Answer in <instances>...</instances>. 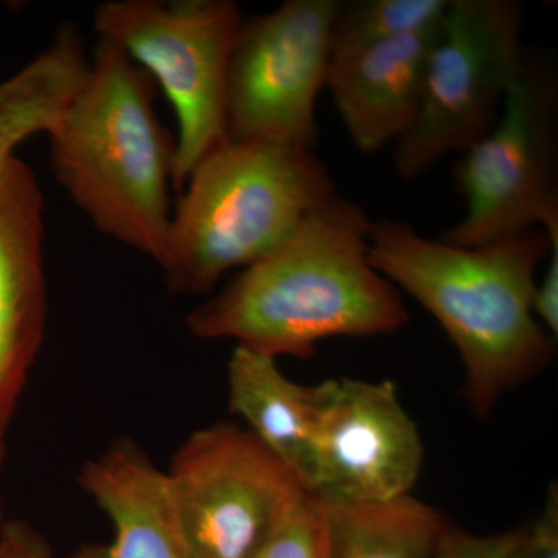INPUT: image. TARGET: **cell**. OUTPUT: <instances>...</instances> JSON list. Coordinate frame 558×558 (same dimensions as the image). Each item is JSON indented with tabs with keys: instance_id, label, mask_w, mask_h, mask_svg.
I'll use <instances>...</instances> for the list:
<instances>
[{
	"instance_id": "ba28073f",
	"label": "cell",
	"mask_w": 558,
	"mask_h": 558,
	"mask_svg": "<svg viewBox=\"0 0 558 558\" xmlns=\"http://www.w3.org/2000/svg\"><path fill=\"white\" fill-rule=\"evenodd\" d=\"M167 476L196 558H255L310 494L248 429L234 424L191 435Z\"/></svg>"
},
{
	"instance_id": "603a6c76",
	"label": "cell",
	"mask_w": 558,
	"mask_h": 558,
	"mask_svg": "<svg viewBox=\"0 0 558 558\" xmlns=\"http://www.w3.org/2000/svg\"><path fill=\"white\" fill-rule=\"evenodd\" d=\"M3 459H5V446H0V480H2ZM5 523L7 521H3L2 490H0V534H2Z\"/></svg>"
},
{
	"instance_id": "277c9868",
	"label": "cell",
	"mask_w": 558,
	"mask_h": 558,
	"mask_svg": "<svg viewBox=\"0 0 558 558\" xmlns=\"http://www.w3.org/2000/svg\"><path fill=\"white\" fill-rule=\"evenodd\" d=\"M179 193L159 267L172 292L197 296L281 247L337 191L312 149L226 138Z\"/></svg>"
},
{
	"instance_id": "5b68a950",
	"label": "cell",
	"mask_w": 558,
	"mask_h": 558,
	"mask_svg": "<svg viewBox=\"0 0 558 558\" xmlns=\"http://www.w3.org/2000/svg\"><path fill=\"white\" fill-rule=\"evenodd\" d=\"M242 24L231 0H110L94 11L98 40L145 70L171 102L174 190L227 138V75Z\"/></svg>"
},
{
	"instance_id": "52a82bcc",
	"label": "cell",
	"mask_w": 558,
	"mask_h": 558,
	"mask_svg": "<svg viewBox=\"0 0 558 558\" xmlns=\"http://www.w3.org/2000/svg\"><path fill=\"white\" fill-rule=\"evenodd\" d=\"M557 124L556 73L526 53L497 124L459 154L453 179L465 213L440 240L476 247L539 229L558 207Z\"/></svg>"
},
{
	"instance_id": "7a4b0ae2",
	"label": "cell",
	"mask_w": 558,
	"mask_h": 558,
	"mask_svg": "<svg viewBox=\"0 0 558 558\" xmlns=\"http://www.w3.org/2000/svg\"><path fill=\"white\" fill-rule=\"evenodd\" d=\"M548 252L543 229L459 247L429 240L403 220L371 227V264L446 330L478 418L490 416L506 392L534 379L556 355V341L532 310L535 274Z\"/></svg>"
},
{
	"instance_id": "30bf717a",
	"label": "cell",
	"mask_w": 558,
	"mask_h": 558,
	"mask_svg": "<svg viewBox=\"0 0 558 558\" xmlns=\"http://www.w3.org/2000/svg\"><path fill=\"white\" fill-rule=\"evenodd\" d=\"M422 462L421 435L392 381L333 379L319 425L312 495L325 501L405 497Z\"/></svg>"
},
{
	"instance_id": "9a60e30c",
	"label": "cell",
	"mask_w": 558,
	"mask_h": 558,
	"mask_svg": "<svg viewBox=\"0 0 558 558\" xmlns=\"http://www.w3.org/2000/svg\"><path fill=\"white\" fill-rule=\"evenodd\" d=\"M319 501L326 558H435L450 527L438 510L411 495L384 501Z\"/></svg>"
},
{
	"instance_id": "6da1fadb",
	"label": "cell",
	"mask_w": 558,
	"mask_h": 558,
	"mask_svg": "<svg viewBox=\"0 0 558 558\" xmlns=\"http://www.w3.org/2000/svg\"><path fill=\"white\" fill-rule=\"evenodd\" d=\"M373 220L336 194L290 240L194 307L186 328L258 354L310 359L330 337L389 336L410 314L368 255Z\"/></svg>"
},
{
	"instance_id": "ac0fdd59",
	"label": "cell",
	"mask_w": 558,
	"mask_h": 558,
	"mask_svg": "<svg viewBox=\"0 0 558 558\" xmlns=\"http://www.w3.org/2000/svg\"><path fill=\"white\" fill-rule=\"evenodd\" d=\"M255 558H326L322 501L307 494Z\"/></svg>"
},
{
	"instance_id": "7402d4cb",
	"label": "cell",
	"mask_w": 558,
	"mask_h": 558,
	"mask_svg": "<svg viewBox=\"0 0 558 558\" xmlns=\"http://www.w3.org/2000/svg\"><path fill=\"white\" fill-rule=\"evenodd\" d=\"M0 558H53L49 543L24 521H7L0 534Z\"/></svg>"
},
{
	"instance_id": "7c38bea8",
	"label": "cell",
	"mask_w": 558,
	"mask_h": 558,
	"mask_svg": "<svg viewBox=\"0 0 558 558\" xmlns=\"http://www.w3.org/2000/svg\"><path fill=\"white\" fill-rule=\"evenodd\" d=\"M440 25L332 58L326 86L349 137L363 153L398 142L416 120Z\"/></svg>"
},
{
	"instance_id": "3957f363",
	"label": "cell",
	"mask_w": 558,
	"mask_h": 558,
	"mask_svg": "<svg viewBox=\"0 0 558 558\" xmlns=\"http://www.w3.org/2000/svg\"><path fill=\"white\" fill-rule=\"evenodd\" d=\"M145 70L98 40L86 78L47 132L51 171L95 229L159 264L170 231L175 138Z\"/></svg>"
},
{
	"instance_id": "2e32d148",
	"label": "cell",
	"mask_w": 558,
	"mask_h": 558,
	"mask_svg": "<svg viewBox=\"0 0 558 558\" xmlns=\"http://www.w3.org/2000/svg\"><path fill=\"white\" fill-rule=\"evenodd\" d=\"M89 62L80 33L64 25L46 50L0 81V165L24 140L50 131L86 78Z\"/></svg>"
},
{
	"instance_id": "ffe728a7",
	"label": "cell",
	"mask_w": 558,
	"mask_h": 558,
	"mask_svg": "<svg viewBox=\"0 0 558 558\" xmlns=\"http://www.w3.org/2000/svg\"><path fill=\"white\" fill-rule=\"evenodd\" d=\"M539 229L545 230L549 240V252L546 259L545 274L539 282L535 284L532 310L543 328L548 330L550 336L558 333V208L549 209L543 219L539 220Z\"/></svg>"
},
{
	"instance_id": "8fae6325",
	"label": "cell",
	"mask_w": 558,
	"mask_h": 558,
	"mask_svg": "<svg viewBox=\"0 0 558 558\" xmlns=\"http://www.w3.org/2000/svg\"><path fill=\"white\" fill-rule=\"evenodd\" d=\"M44 209L32 168L16 156L0 165V446L46 330Z\"/></svg>"
},
{
	"instance_id": "5bb4252c",
	"label": "cell",
	"mask_w": 558,
	"mask_h": 558,
	"mask_svg": "<svg viewBox=\"0 0 558 558\" xmlns=\"http://www.w3.org/2000/svg\"><path fill=\"white\" fill-rule=\"evenodd\" d=\"M229 405L248 432L299 478L310 494L317 476V440L333 379L306 387L278 368L277 360L234 348L229 362Z\"/></svg>"
},
{
	"instance_id": "4fadbf2b",
	"label": "cell",
	"mask_w": 558,
	"mask_h": 558,
	"mask_svg": "<svg viewBox=\"0 0 558 558\" xmlns=\"http://www.w3.org/2000/svg\"><path fill=\"white\" fill-rule=\"evenodd\" d=\"M81 487L109 517L113 538L73 558H196L161 472L132 444H117L81 470Z\"/></svg>"
},
{
	"instance_id": "8992f818",
	"label": "cell",
	"mask_w": 558,
	"mask_h": 558,
	"mask_svg": "<svg viewBox=\"0 0 558 558\" xmlns=\"http://www.w3.org/2000/svg\"><path fill=\"white\" fill-rule=\"evenodd\" d=\"M523 24V5L515 0H449L429 50L416 120L395 143L400 178L427 174L497 124L526 58Z\"/></svg>"
},
{
	"instance_id": "44dd1931",
	"label": "cell",
	"mask_w": 558,
	"mask_h": 558,
	"mask_svg": "<svg viewBox=\"0 0 558 558\" xmlns=\"http://www.w3.org/2000/svg\"><path fill=\"white\" fill-rule=\"evenodd\" d=\"M520 558H558V494L553 486L537 523L526 527Z\"/></svg>"
},
{
	"instance_id": "e0dca14e",
	"label": "cell",
	"mask_w": 558,
	"mask_h": 558,
	"mask_svg": "<svg viewBox=\"0 0 558 558\" xmlns=\"http://www.w3.org/2000/svg\"><path fill=\"white\" fill-rule=\"evenodd\" d=\"M447 7L449 0L341 2L332 27V58L435 28Z\"/></svg>"
},
{
	"instance_id": "d6986e66",
	"label": "cell",
	"mask_w": 558,
	"mask_h": 558,
	"mask_svg": "<svg viewBox=\"0 0 558 558\" xmlns=\"http://www.w3.org/2000/svg\"><path fill=\"white\" fill-rule=\"evenodd\" d=\"M524 535L526 527L488 537L449 527L435 558H520Z\"/></svg>"
},
{
	"instance_id": "9c48e42d",
	"label": "cell",
	"mask_w": 558,
	"mask_h": 558,
	"mask_svg": "<svg viewBox=\"0 0 558 558\" xmlns=\"http://www.w3.org/2000/svg\"><path fill=\"white\" fill-rule=\"evenodd\" d=\"M340 0H288L244 20L227 75V138L312 149Z\"/></svg>"
}]
</instances>
